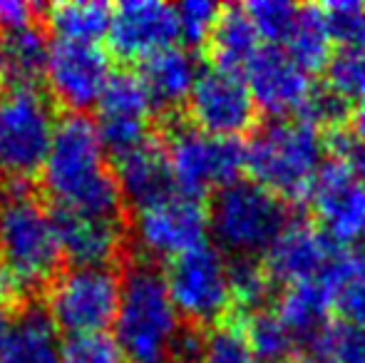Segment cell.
Segmentation results:
<instances>
[{"mask_svg":"<svg viewBox=\"0 0 365 363\" xmlns=\"http://www.w3.org/2000/svg\"><path fill=\"white\" fill-rule=\"evenodd\" d=\"M40 177L55 207L95 217H120V187L105 162L95 122L87 117L68 115L58 120Z\"/></svg>","mask_w":365,"mask_h":363,"instance_id":"1","label":"cell"},{"mask_svg":"<svg viewBox=\"0 0 365 363\" xmlns=\"http://www.w3.org/2000/svg\"><path fill=\"white\" fill-rule=\"evenodd\" d=\"M323 162L326 140L318 127L301 117L269 120L246 145V170L254 177L251 182L284 202L308 199Z\"/></svg>","mask_w":365,"mask_h":363,"instance_id":"2","label":"cell"},{"mask_svg":"<svg viewBox=\"0 0 365 363\" xmlns=\"http://www.w3.org/2000/svg\"><path fill=\"white\" fill-rule=\"evenodd\" d=\"M182 316L169 296L167 281L152 264H135L120 281L115 341L127 363H169Z\"/></svg>","mask_w":365,"mask_h":363,"instance_id":"3","label":"cell"},{"mask_svg":"<svg viewBox=\"0 0 365 363\" xmlns=\"http://www.w3.org/2000/svg\"><path fill=\"white\" fill-rule=\"evenodd\" d=\"M60 259L53 214L23 184H13L0 199V274L25 296L53 279Z\"/></svg>","mask_w":365,"mask_h":363,"instance_id":"4","label":"cell"},{"mask_svg":"<svg viewBox=\"0 0 365 363\" xmlns=\"http://www.w3.org/2000/svg\"><path fill=\"white\" fill-rule=\"evenodd\" d=\"M289 222L284 199L251 180L219 189L209 207V232L219 247L234 257L269 252Z\"/></svg>","mask_w":365,"mask_h":363,"instance_id":"5","label":"cell"},{"mask_svg":"<svg viewBox=\"0 0 365 363\" xmlns=\"http://www.w3.org/2000/svg\"><path fill=\"white\" fill-rule=\"evenodd\" d=\"M55 127L53 102L38 88L0 90V180L20 184L38 175Z\"/></svg>","mask_w":365,"mask_h":363,"instance_id":"6","label":"cell"},{"mask_svg":"<svg viewBox=\"0 0 365 363\" xmlns=\"http://www.w3.org/2000/svg\"><path fill=\"white\" fill-rule=\"evenodd\" d=\"M164 155L177 192L202 199L212 189L241 180L246 170V145L239 140L212 137L197 127L179 125L167 135Z\"/></svg>","mask_w":365,"mask_h":363,"instance_id":"7","label":"cell"},{"mask_svg":"<svg viewBox=\"0 0 365 363\" xmlns=\"http://www.w3.org/2000/svg\"><path fill=\"white\" fill-rule=\"evenodd\" d=\"M120 304V279L112 269L70 267L48 289V316L65 336L107 334Z\"/></svg>","mask_w":365,"mask_h":363,"instance_id":"8","label":"cell"},{"mask_svg":"<svg viewBox=\"0 0 365 363\" xmlns=\"http://www.w3.org/2000/svg\"><path fill=\"white\" fill-rule=\"evenodd\" d=\"M164 281L179 316H184L189 326H197V329L217 324L234 306L229 262L221 257L219 249L209 244L172 259L164 272Z\"/></svg>","mask_w":365,"mask_h":363,"instance_id":"9","label":"cell"},{"mask_svg":"<svg viewBox=\"0 0 365 363\" xmlns=\"http://www.w3.org/2000/svg\"><path fill=\"white\" fill-rule=\"evenodd\" d=\"M308 199L321 232L336 247H365V180L346 160L323 162Z\"/></svg>","mask_w":365,"mask_h":363,"instance_id":"10","label":"cell"},{"mask_svg":"<svg viewBox=\"0 0 365 363\" xmlns=\"http://www.w3.org/2000/svg\"><path fill=\"white\" fill-rule=\"evenodd\" d=\"M132 232L147 257L177 259L207 244L209 207L197 197L174 192L162 202L137 209Z\"/></svg>","mask_w":365,"mask_h":363,"instance_id":"11","label":"cell"},{"mask_svg":"<svg viewBox=\"0 0 365 363\" xmlns=\"http://www.w3.org/2000/svg\"><path fill=\"white\" fill-rule=\"evenodd\" d=\"M154 102L140 75L112 73L110 83L97 102L95 130L102 142V150L112 157H122L149 142V117Z\"/></svg>","mask_w":365,"mask_h":363,"instance_id":"12","label":"cell"},{"mask_svg":"<svg viewBox=\"0 0 365 363\" xmlns=\"http://www.w3.org/2000/svg\"><path fill=\"white\" fill-rule=\"evenodd\" d=\"M187 105L192 127L224 140H239L256 120L254 97L244 78L217 68L199 73Z\"/></svg>","mask_w":365,"mask_h":363,"instance_id":"13","label":"cell"},{"mask_svg":"<svg viewBox=\"0 0 365 363\" xmlns=\"http://www.w3.org/2000/svg\"><path fill=\"white\" fill-rule=\"evenodd\" d=\"M110 78V55L100 45L60 43V40L50 45L45 80L60 105L75 112L95 107Z\"/></svg>","mask_w":365,"mask_h":363,"instance_id":"14","label":"cell"},{"mask_svg":"<svg viewBox=\"0 0 365 363\" xmlns=\"http://www.w3.org/2000/svg\"><path fill=\"white\" fill-rule=\"evenodd\" d=\"M110 48L122 60H147L177 45L179 23L174 5L159 0H127L112 8Z\"/></svg>","mask_w":365,"mask_h":363,"instance_id":"15","label":"cell"},{"mask_svg":"<svg viewBox=\"0 0 365 363\" xmlns=\"http://www.w3.org/2000/svg\"><path fill=\"white\" fill-rule=\"evenodd\" d=\"M244 83L254 97L256 110L274 120L301 115L313 92L311 75L286 55V50L266 45L244 70Z\"/></svg>","mask_w":365,"mask_h":363,"instance_id":"16","label":"cell"},{"mask_svg":"<svg viewBox=\"0 0 365 363\" xmlns=\"http://www.w3.org/2000/svg\"><path fill=\"white\" fill-rule=\"evenodd\" d=\"M55 234L60 254L80 269H110L125 249V224L120 217H95L55 207Z\"/></svg>","mask_w":365,"mask_h":363,"instance_id":"17","label":"cell"},{"mask_svg":"<svg viewBox=\"0 0 365 363\" xmlns=\"http://www.w3.org/2000/svg\"><path fill=\"white\" fill-rule=\"evenodd\" d=\"M336 252L338 247L321 232V227L293 219L269 247L264 267L274 281L291 286L298 281L321 279Z\"/></svg>","mask_w":365,"mask_h":363,"instance_id":"18","label":"cell"},{"mask_svg":"<svg viewBox=\"0 0 365 363\" xmlns=\"http://www.w3.org/2000/svg\"><path fill=\"white\" fill-rule=\"evenodd\" d=\"M115 180L122 199H127L135 209H145L149 204L162 202L169 194L177 192L164 147L157 145L154 140L117 157Z\"/></svg>","mask_w":365,"mask_h":363,"instance_id":"19","label":"cell"},{"mask_svg":"<svg viewBox=\"0 0 365 363\" xmlns=\"http://www.w3.org/2000/svg\"><path fill=\"white\" fill-rule=\"evenodd\" d=\"M0 363H63V339L48 311L28 306L10 319L0 344Z\"/></svg>","mask_w":365,"mask_h":363,"instance_id":"20","label":"cell"},{"mask_svg":"<svg viewBox=\"0 0 365 363\" xmlns=\"http://www.w3.org/2000/svg\"><path fill=\"white\" fill-rule=\"evenodd\" d=\"M199 73L202 70H199L194 55L179 45H172V48L142 60L137 75L152 97L154 107L172 110V107L189 100Z\"/></svg>","mask_w":365,"mask_h":363,"instance_id":"21","label":"cell"},{"mask_svg":"<svg viewBox=\"0 0 365 363\" xmlns=\"http://www.w3.org/2000/svg\"><path fill=\"white\" fill-rule=\"evenodd\" d=\"M45 35L35 25L0 33V90L35 88L48 65Z\"/></svg>","mask_w":365,"mask_h":363,"instance_id":"22","label":"cell"},{"mask_svg":"<svg viewBox=\"0 0 365 363\" xmlns=\"http://www.w3.org/2000/svg\"><path fill=\"white\" fill-rule=\"evenodd\" d=\"M333 306V294L323 279L298 281L286 286V291L276 301L274 314L284 321V326L296 341H311L328 324V309Z\"/></svg>","mask_w":365,"mask_h":363,"instance_id":"23","label":"cell"},{"mask_svg":"<svg viewBox=\"0 0 365 363\" xmlns=\"http://www.w3.org/2000/svg\"><path fill=\"white\" fill-rule=\"evenodd\" d=\"M209 55L217 70L244 73L261 50V38L244 8H224L209 35Z\"/></svg>","mask_w":365,"mask_h":363,"instance_id":"24","label":"cell"},{"mask_svg":"<svg viewBox=\"0 0 365 363\" xmlns=\"http://www.w3.org/2000/svg\"><path fill=\"white\" fill-rule=\"evenodd\" d=\"M343 324L365 331V249H341L321 276Z\"/></svg>","mask_w":365,"mask_h":363,"instance_id":"25","label":"cell"},{"mask_svg":"<svg viewBox=\"0 0 365 363\" xmlns=\"http://www.w3.org/2000/svg\"><path fill=\"white\" fill-rule=\"evenodd\" d=\"M112 8L100 0L55 3L48 8V25L60 43L97 45L110 33Z\"/></svg>","mask_w":365,"mask_h":363,"instance_id":"26","label":"cell"},{"mask_svg":"<svg viewBox=\"0 0 365 363\" xmlns=\"http://www.w3.org/2000/svg\"><path fill=\"white\" fill-rule=\"evenodd\" d=\"M286 55L306 70L308 75L323 70L331 60V33L326 28V20L318 5H303L298 10V18L293 23V30L286 40Z\"/></svg>","mask_w":365,"mask_h":363,"instance_id":"27","label":"cell"},{"mask_svg":"<svg viewBox=\"0 0 365 363\" xmlns=\"http://www.w3.org/2000/svg\"><path fill=\"white\" fill-rule=\"evenodd\" d=\"M244 339L259 363H286L298 344L284 326V321L274 311L266 309L249 314L244 326Z\"/></svg>","mask_w":365,"mask_h":363,"instance_id":"28","label":"cell"},{"mask_svg":"<svg viewBox=\"0 0 365 363\" xmlns=\"http://www.w3.org/2000/svg\"><path fill=\"white\" fill-rule=\"evenodd\" d=\"M229 284H231V304L239 306V311L256 314L264 311L266 301L274 291V279L264 262L254 257H236L229 264Z\"/></svg>","mask_w":365,"mask_h":363,"instance_id":"29","label":"cell"},{"mask_svg":"<svg viewBox=\"0 0 365 363\" xmlns=\"http://www.w3.org/2000/svg\"><path fill=\"white\" fill-rule=\"evenodd\" d=\"M308 346L316 363H365V331L343 321H328Z\"/></svg>","mask_w":365,"mask_h":363,"instance_id":"30","label":"cell"},{"mask_svg":"<svg viewBox=\"0 0 365 363\" xmlns=\"http://www.w3.org/2000/svg\"><path fill=\"white\" fill-rule=\"evenodd\" d=\"M328 90L343 102L365 105V48L338 50L326 65Z\"/></svg>","mask_w":365,"mask_h":363,"instance_id":"31","label":"cell"},{"mask_svg":"<svg viewBox=\"0 0 365 363\" xmlns=\"http://www.w3.org/2000/svg\"><path fill=\"white\" fill-rule=\"evenodd\" d=\"M298 10H301V5L286 3V0H254V3L244 5V13L254 23L259 38L271 43L274 48L289 40Z\"/></svg>","mask_w":365,"mask_h":363,"instance_id":"32","label":"cell"},{"mask_svg":"<svg viewBox=\"0 0 365 363\" xmlns=\"http://www.w3.org/2000/svg\"><path fill=\"white\" fill-rule=\"evenodd\" d=\"M326 28L341 50L365 48V5L356 0H336L321 8Z\"/></svg>","mask_w":365,"mask_h":363,"instance_id":"33","label":"cell"},{"mask_svg":"<svg viewBox=\"0 0 365 363\" xmlns=\"http://www.w3.org/2000/svg\"><path fill=\"white\" fill-rule=\"evenodd\" d=\"M63 363H127L110 334H82L63 339Z\"/></svg>","mask_w":365,"mask_h":363,"instance_id":"34","label":"cell"},{"mask_svg":"<svg viewBox=\"0 0 365 363\" xmlns=\"http://www.w3.org/2000/svg\"><path fill=\"white\" fill-rule=\"evenodd\" d=\"M202 363H259L236 326H217L204 339Z\"/></svg>","mask_w":365,"mask_h":363,"instance_id":"35","label":"cell"},{"mask_svg":"<svg viewBox=\"0 0 365 363\" xmlns=\"http://www.w3.org/2000/svg\"><path fill=\"white\" fill-rule=\"evenodd\" d=\"M174 10H177L179 38H184L192 45H199L209 40L224 8L212 3V0H184V3L174 5Z\"/></svg>","mask_w":365,"mask_h":363,"instance_id":"36","label":"cell"},{"mask_svg":"<svg viewBox=\"0 0 365 363\" xmlns=\"http://www.w3.org/2000/svg\"><path fill=\"white\" fill-rule=\"evenodd\" d=\"M348 115V102H343L336 92H331L328 88L318 90L313 88L311 97H308L306 107L301 112V120L311 122L313 127H328V130H338L341 122H346Z\"/></svg>","mask_w":365,"mask_h":363,"instance_id":"37","label":"cell"},{"mask_svg":"<svg viewBox=\"0 0 365 363\" xmlns=\"http://www.w3.org/2000/svg\"><path fill=\"white\" fill-rule=\"evenodd\" d=\"M204 339H207V334H202V329H197V326H182V331H179V336L172 344L169 363H202Z\"/></svg>","mask_w":365,"mask_h":363,"instance_id":"38","label":"cell"},{"mask_svg":"<svg viewBox=\"0 0 365 363\" xmlns=\"http://www.w3.org/2000/svg\"><path fill=\"white\" fill-rule=\"evenodd\" d=\"M38 5L20 3V0H0V33L18 30L25 25H33V15Z\"/></svg>","mask_w":365,"mask_h":363,"instance_id":"39","label":"cell"},{"mask_svg":"<svg viewBox=\"0 0 365 363\" xmlns=\"http://www.w3.org/2000/svg\"><path fill=\"white\" fill-rule=\"evenodd\" d=\"M351 137L356 140L358 147H363L365 150V105H361V110L353 115V132Z\"/></svg>","mask_w":365,"mask_h":363,"instance_id":"40","label":"cell"},{"mask_svg":"<svg viewBox=\"0 0 365 363\" xmlns=\"http://www.w3.org/2000/svg\"><path fill=\"white\" fill-rule=\"evenodd\" d=\"M8 301L0 296V344H3L5 334H8V326H10V314H8Z\"/></svg>","mask_w":365,"mask_h":363,"instance_id":"41","label":"cell"},{"mask_svg":"<svg viewBox=\"0 0 365 363\" xmlns=\"http://www.w3.org/2000/svg\"><path fill=\"white\" fill-rule=\"evenodd\" d=\"M286 363H293V361H286Z\"/></svg>","mask_w":365,"mask_h":363,"instance_id":"42","label":"cell"}]
</instances>
